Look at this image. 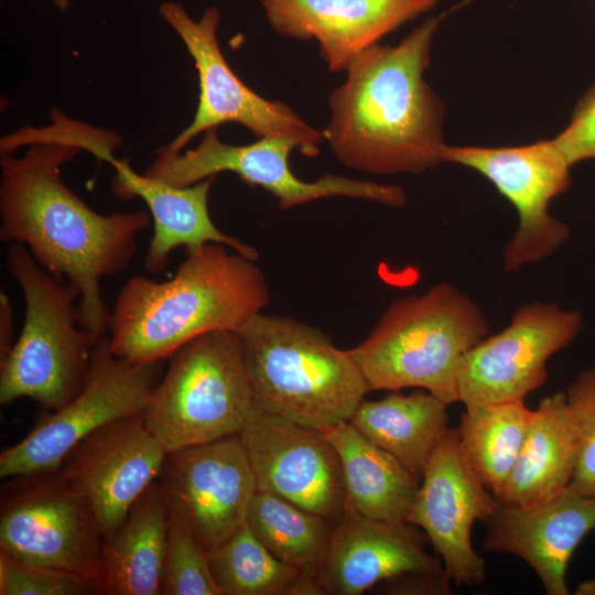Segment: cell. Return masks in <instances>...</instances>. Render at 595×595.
I'll return each instance as SVG.
<instances>
[{"mask_svg": "<svg viewBox=\"0 0 595 595\" xmlns=\"http://www.w3.org/2000/svg\"><path fill=\"white\" fill-rule=\"evenodd\" d=\"M79 149L41 142L22 156L0 154V239L24 245L52 275L79 291L78 321L97 335L108 332L102 278L132 261L137 236L151 221L144 210L102 215L91 209L61 176Z\"/></svg>", "mask_w": 595, "mask_h": 595, "instance_id": "6da1fadb", "label": "cell"}, {"mask_svg": "<svg viewBox=\"0 0 595 595\" xmlns=\"http://www.w3.org/2000/svg\"><path fill=\"white\" fill-rule=\"evenodd\" d=\"M448 14L428 17L396 45L376 44L328 96L322 131L345 166L375 175L421 174L441 162L445 106L424 78L433 37Z\"/></svg>", "mask_w": 595, "mask_h": 595, "instance_id": "7a4b0ae2", "label": "cell"}, {"mask_svg": "<svg viewBox=\"0 0 595 595\" xmlns=\"http://www.w3.org/2000/svg\"><path fill=\"white\" fill-rule=\"evenodd\" d=\"M208 242L186 250L163 282L142 275L121 288L108 320L115 355L136 364L169 358L192 339L215 331H239L269 303L256 260Z\"/></svg>", "mask_w": 595, "mask_h": 595, "instance_id": "3957f363", "label": "cell"}, {"mask_svg": "<svg viewBox=\"0 0 595 595\" xmlns=\"http://www.w3.org/2000/svg\"><path fill=\"white\" fill-rule=\"evenodd\" d=\"M258 407L322 429L349 421L370 391L349 350L298 320L253 315L237 331Z\"/></svg>", "mask_w": 595, "mask_h": 595, "instance_id": "277c9868", "label": "cell"}, {"mask_svg": "<svg viewBox=\"0 0 595 595\" xmlns=\"http://www.w3.org/2000/svg\"><path fill=\"white\" fill-rule=\"evenodd\" d=\"M487 333L483 311L443 282L394 300L366 339L348 350L370 391L422 388L448 405L458 401L461 359Z\"/></svg>", "mask_w": 595, "mask_h": 595, "instance_id": "5b68a950", "label": "cell"}, {"mask_svg": "<svg viewBox=\"0 0 595 595\" xmlns=\"http://www.w3.org/2000/svg\"><path fill=\"white\" fill-rule=\"evenodd\" d=\"M7 268L19 284L25 317L0 363V403L30 398L55 411L84 387L94 349L104 336L82 327L74 302L79 291L44 270L21 244H10Z\"/></svg>", "mask_w": 595, "mask_h": 595, "instance_id": "8992f818", "label": "cell"}, {"mask_svg": "<svg viewBox=\"0 0 595 595\" xmlns=\"http://www.w3.org/2000/svg\"><path fill=\"white\" fill-rule=\"evenodd\" d=\"M253 403L238 332L215 331L169 357L143 420L169 453L239 433Z\"/></svg>", "mask_w": 595, "mask_h": 595, "instance_id": "52a82bcc", "label": "cell"}, {"mask_svg": "<svg viewBox=\"0 0 595 595\" xmlns=\"http://www.w3.org/2000/svg\"><path fill=\"white\" fill-rule=\"evenodd\" d=\"M10 479L1 493L0 550L100 585L104 536L87 497L61 467Z\"/></svg>", "mask_w": 595, "mask_h": 595, "instance_id": "ba28073f", "label": "cell"}, {"mask_svg": "<svg viewBox=\"0 0 595 595\" xmlns=\"http://www.w3.org/2000/svg\"><path fill=\"white\" fill-rule=\"evenodd\" d=\"M162 376L161 361L136 364L120 358L104 335L94 349L82 390L21 441L2 451L0 477L61 467L69 452L97 430L117 420L143 415Z\"/></svg>", "mask_w": 595, "mask_h": 595, "instance_id": "9c48e42d", "label": "cell"}, {"mask_svg": "<svg viewBox=\"0 0 595 595\" xmlns=\"http://www.w3.org/2000/svg\"><path fill=\"white\" fill-rule=\"evenodd\" d=\"M159 13L186 46L199 82L193 121L160 149L181 152L197 134L221 123L236 122L258 139H293L300 143L304 155L318 154L320 144L324 141L322 131L310 126L286 104L266 99L251 90L230 68L218 42V8L210 6L198 20H194L182 3L166 1L160 6Z\"/></svg>", "mask_w": 595, "mask_h": 595, "instance_id": "30bf717a", "label": "cell"}, {"mask_svg": "<svg viewBox=\"0 0 595 595\" xmlns=\"http://www.w3.org/2000/svg\"><path fill=\"white\" fill-rule=\"evenodd\" d=\"M294 148L300 149V143L289 138H261L249 144L234 145L223 142L217 128H212L204 132L196 148L184 153L159 149L156 159L144 174L183 187L221 172H232L245 183L271 193L281 209L333 196L372 201L391 207L403 206L407 202L404 190L398 185L335 174H324L313 182L300 180L289 163Z\"/></svg>", "mask_w": 595, "mask_h": 595, "instance_id": "8fae6325", "label": "cell"}, {"mask_svg": "<svg viewBox=\"0 0 595 595\" xmlns=\"http://www.w3.org/2000/svg\"><path fill=\"white\" fill-rule=\"evenodd\" d=\"M442 159L482 174L517 210L518 229L504 249L505 271L539 262L569 239V227L549 213L550 202L572 184V166L552 139L517 147L445 144Z\"/></svg>", "mask_w": 595, "mask_h": 595, "instance_id": "7c38bea8", "label": "cell"}, {"mask_svg": "<svg viewBox=\"0 0 595 595\" xmlns=\"http://www.w3.org/2000/svg\"><path fill=\"white\" fill-rule=\"evenodd\" d=\"M581 328L577 311L541 302L520 306L507 327L463 356L457 400L465 405L523 400L545 382L549 358L570 345Z\"/></svg>", "mask_w": 595, "mask_h": 595, "instance_id": "4fadbf2b", "label": "cell"}, {"mask_svg": "<svg viewBox=\"0 0 595 595\" xmlns=\"http://www.w3.org/2000/svg\"><path fill=\"white\" fill-rule=\"evenodd\" d=\"M257 490L335 523L346 507L339 456L324 433L257 404L239 431Z\"/></svg>", "mask_w": 595, "mask_h": 595, "instance_id": "5bb4252c", "label": "cell"}, {"mask_svg": "<svg viewBox=\"0 0 595 595\" xmlns=\"http://www.w3.org/2000/svg\"><path fill=\"white\" fill-rule=\"evenodd\" d=\"M156 480L167 507L207 553L245 523L257 491L239 433L169 452Z\"/></svg>", "mask_w": 595, "mask_h": 595, "instance_id": "9a60e30c", "label": "cell"}, {"mask_svg": "<svg viewBox=\"0 0 595 595\" xmlns=\"http://www.w3.org/2000/svg\"><path fill=\"white\" fill-rule=\"evenodd\" d=\"M421 477L408 522L425 532L451 582L483 583L486 564L473 548L470 531L475 521L485 523L499 500L469 466L455 431L444 432Z\"/></svg>", "mask_w": 595, "mask_h": 595, "instance_id": "2e32d148", "label": "cell"}, {"mask_svg": "<svg viewBox=\"0 0 595 595\" xmlns=\"http://www.w3.org/2000/svg\"><path fill=\"white\" fill-rule=\"evenodd\" d=\"M166 454L143 415H137L111 422L87 436L69 452L61 468L89 500L105 540L158 479Z\"/></svg>", "mask_w": 595, "mask_h": 595, "instance_id": "e0dca14e", "label": "cell"}, {"mask_svg": "<svg viewBox=\"0 0 595 595\" xmlns=\"http://www.w3.org/2000/svg\"><path fill=\"white\" fill-rule=\"evenodd\" d=\"M486 552L522 559L538 575L548 595H567L566 570L582 540L595 530V497L570 486L538 502H500L485 521Z\"/></svg>", "mask_w": 595, "mask_h": 595, "instance_id": "ac0fdd59", "label": "cell"}, {"mask_svg": "<svg viewBox=\"0 0 595 595\" xmlns=\"http://www.w3.org/2000/svg\"><path fill=\"white\" fill-rule=\"evenodd\" d=\"M440 0H259L275 33L315 40L331 72L346 71L367 48Z\"/></svg>", "mask_w": 595, "mask_h": 595, "instance_id": "d6986e66", "label": "cell"}, {"mask_svg": "<svg viewBox=\"0 0 595 595\" xmlns=\"http://www.w3.org/2000/svg\"><path fill=\"white\" fill-rule=\"evenodd\" d=\"M411 523L364 517L346 505L334 523L318 583L324 594L359 595L403 575L446 576Z\"/></svg>", "mask_w": 595, "mask_h": 595, "instance_id": "ffe728a7", "label": "cell"}, {"mask_svg": "<svg viewBox=\"0 0 595 595\" xmlns=\"http://www.w3.org/2000/svg\"><path fill=\"white\" fill-rule=\"evenodd\" d=\"M108 163L116 171L113 194L125 201L140 197L153 219V235L143 262L148 272H163L171 252L178 247L194 250L208 242L223 244L253 260L259 258L253 247L224 234L213 223L208 196L216 176L178 187L138 174L127 160H117L115 155Z\"/></svg>", "mask_w": 595, "mask_h": 595, "instance_id": "44dd1931", "label": "cell"}, {"mask_svg": "<svg viewBox=\"0 0 595 595\" xmlns=\"http://www.w3.org/2000/svg\"><path fill=\"white\" fill-rule=\"evenodd\" d=\"M578 457V433L565 392L543 398L528 428L500 502L526 506L566 488Z\"/></svg>", "mask_w": 595, "mask_h": 595, "instance_id": "7402d4cb", "label": "cell"}, {"mask_svg": "<svg viewBox=\"0 0 595 595\" xmlns=\"http://www.w3.org/2000/svg\"><path fill=\"white\" fill-rule=\"evenodd\" d=\"M169 513L155 480L104 540L101 594L162 595Z\"/></svg>", "mask_w": 595, "mask_h": 595, "instance_id": "603a6c76", "label": "cell"}, {"mask_svg": "<svg viewBox=\"0 0 595 595\" xmlns=\"http://www.w3.org/2000/svg\"><path fill=\"white\" fill-rule=\"evenodd\" d=\"M320 430L339 456L346 505L370 519L409 523L420 476L369 441L349 421Z\"/></svg>", "mask_w": 595, "mask_h": 595, "instance_id": "cb8c5ba5", "label": "cell"}, {"mask_svg": "<svg viewBox=\"0 0 595 595\" xmlns=\"http://www.w3.org/2000/svg\"><path fill=\"white\" fill-rule=\"evenodd\" d=\"M447 404L430 392L363 400L349 423L418 476L447 430Z\"/></svg>", "mask_w": 595, "mask_h": 595, "instance_id": "d4e9b609", "label": "cell"}, {"mask_svg": "<svg viewBox=\"0 0 595 595\" xmlns=\"http://www.w3.org/2000/svg\"><path fill=\"white\" fill-rule=\"evenodd\" d=\"M532 415L523 400L465 405L455 433L469 466L496 498L512 470Z\"/></svg>", "mask_w": 595, "mask_h": 595, "instance_id": "484cf974", "label": "cell"}, {"mask_svg": "<svg viewBox=\"0 0 595 595\" xmlns=\"http://www.w3.org/2000/svg\"><path fill=\"white\" fill-rule=\"evenodd\" d=\"M245 522L273 555L320 585L318 574L334 523L261 490L253 495Z\"/></svg>", "mask_w": 595, "mask_h": 595, "instance_id": "4316f807", "label": "cell"}, {"mask_svg": "<svg viewBox=\"0 0 595 595\" xmlns=\"http://www.w3.org/2000/svg\"><path fill=\"white\" fill-rule=\"evenodd\" d=\"M223 595H320L321 586L273 555L242 523L208 552Z\"/></svg>", "mask_w": 595, "mask_h": 595, "instance_id": "83f0119b", "label": "cell"}, {"mask_svg": "<svg viewBox=\"0 0 595 595\" xmlns=\"http://www.w3.org/2000/svg\"><path fill=\"white\" fill-rule=\"evenodd\" d=\"M163 595H223L208 562V553L184 521L169 508Z\"/></svg>", "mask_w": 595, "mask_h": 595, "instance_id": "f1b7e54d", "label": "cell"}, {"mask_svg": "<svg viewBox=\"0 0 595 595\" xmlns=\"http://www.w3.org/2000/svg\"><path fill=\"white\" fill-rule=\"evenodd\" d=\"M101 594L97 581L61 569L19 560L0 550V595Z\"/></svg>", "mask_w": 595, "mask_h": 595, "instance_id": "f546056e", "label": "cell"}, {"mask_svg": "<svg viewBox=\"0 0 595 595\" xmlns=\"http://www.w3.org/2000/svg\"><path fill=\"white\" fill-rule=\"evenodd\" d=\"M578 433V457L570 487L595 497V366L583 370L565 391Z\"/></svg>", "mask_w": 595, "mask_h": 595, "instance_id": "4dcf8cb0", "label": "cell"}, {"mask_svg": "<svg viewBox=\"0 0 595 595\" xmlns=\"http://www.w3.org/2000/svg\"><path fill=\"white\" fill-rule=\"evenodd\" d=\"M552 141L571 166L595 160V84L581 96L569 125Z\"/></svg>", "mask_w": 595, "mask_h": 595, "instance_id": "1f68e13d", "label": "cell"}, {"mask_svg": "<svg viewBox=\"0 0 595 595\" xmlns=\"http://www.w3.org/2000/svg\"><path fill=\"white\" fill-rule=\"evenodd\" d=\"M13 309L9 296L0 292V363L13 347Z\"/></svg>", "mask_w": 595, "mask_h": 595, "instance_id": "d6a6232c", "label": "cell"}, {"mask_svg": "<svg viewBox=\"0 0 595 595\" xmlns=\"http://www.w3.org/2000/svg\"><path fill=\"white\" fill-rule=\"evenodd\" d=\"M52 2L62 12L67 11L71 6V0H52Z\"/></svg>", "mask_w": 595, "mask_h": 595, "instance_id": "836d02e7", "label": "cell"}]
</instances>
